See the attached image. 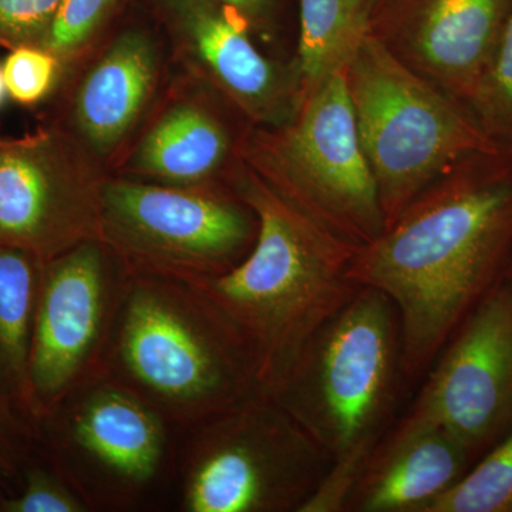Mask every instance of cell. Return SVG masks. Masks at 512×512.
<instances>
[{
	"mask_svg": "<svg viewBox=\"0 0 512 512\" xmlns=\"http://www.w3.org/2000/svg\"><path fill=\"white\" fill-rule=\"evenodd\" d=\"M511 262L507 146L458 163L375 241L357 248L350 278L386 295L399 315L406 387L424 379Z\"/></svg>",
	"mask_w": 512,
	"mask_h": 512,
	"instance_id": "1",
	"label": "cell"
},
{
	"mask_svg": "<svg viewBox=\"0 0 512 512\" xmlns=\"http://www.w3.org/2000/svg\"><path fill=\"white\" fill-rule=\"evenodd\" d=\"M258 234L234 268L195 285L238 330L271 394L303 349L360 286L350 278L357 247L330 232L247 167L234 181Z\"/></svg>",
	"mask_w": 512,
	"mask_h": 512,
	"instance_id": "2",
	"label": "cell"
},
{
	"mask_svg": "<svg viewBox=\"0 0 512 512\" xmlns=\"http://www.w3.org/2000/svg\"><path fill=\"white\" fill-rule=\"evenodd\" d=\"M404 386L396 308L382 292L360 288L271 393L330 463L302 512H343L367 461L396 423Z\"/></svg>",
	"mask_w": 512,
	"mask_h": 512,
	"instance_id": "3",
	"label": "cell"
},
{
	"mask_svg": "<svg viewBox=\"0 0 512 512\" xmlns=\"http://www.w3.org/2000/svg\"><path fill=\"white\" fill-rule=\"evenodd\" d=\"M120 383L198 424L259 389L254 357L194 282L128 269L109 342Z\"/></svg>",
	"mask_w": 512,
	"mask_h": 512,
	"instance_id": "4",
	"label": "cell"
},
{
	"mask_svg": "<svg viewBox=\"0 0 512 512\" xmlns=\"http://www.w3.org/2000/svg\"><path fill=\"white\" fill-rule=\"evenodd\" d=\"M345 77L384 229L458 163L505 147L485 133L466 104L413 72L372 32Z\"/></svg>",
	"mask_w": 512,
	"mask_h": 512,
	"instance_id": "5",
	"label": "cell"
},
{
	"mask_svg": "<svg viewBox=\"0 0 512 512\" xmlns=\"http://www.w3.org/2000/svg\"><path fill=\"white\" fill-rule=\"evenodd\" d=\"M244 157L286 200L355 247H365L384 231L345 70L306 94L288 123L258 131Z\"/></svg>",
	"mask_w": 512,
	"mask_h": 512,
	"instance_id": "6",
	"label": "cell"
},
{
	"mask_svg": "<svg viewBox=\"0 0 512 512\" xmlns=\"http://www.w3.org/2000/svg\"><path fill=\"white\" fill-rule=\"evenodd\" d=\"M183 468L188 512H302L328 457L279 406L255 392L195 424Z\"/></svg>",
	"mask_w": 512,
	"mask_h": 512,
	"instance_id": "7",
	"label": "cell"
},
{
	"mask_svg": "<svg viewBox=\"0 0 512 512\" xmlns=\"http://www.w3.org/2000/svg\"><path fill=\"white\" fill-rule=\"evenodd\" d=\"M256 234L254 211L238 197L201 187L104 181L100 239L131 271L211 278L239 264Z\"/></svg>",
	"mask_w": 512,
	"mask_h": 512,
	"instance_id": "8",
	"label": "cell"
},
{
	"mask_svg": "<svg viewBox=\"0 0 512 512\" xmlns=\"http://www.w3.org/2000/svg\"><path fill=\"white\" fill-rule=\"evenodd\" d=\"M110 252L96 238L43 262L26 384L30 424H42L92 382L109 348L128 274L117 278Z\"/></svg>",
	"mask_w": 512,
	"mask_h": 512,
	"instance_id": "9",
	"label": "cell"
},
{
	"mask_svg": "<svg viewBox=\"0 0 512 512\" xmlns=\"http://www.w3.org/2000/svg\"><path fill=\"white\" fill-rule=\"evenodd\" d=\"M382 441L439 430L474 463L512 429V282L505 276L464 320ZM380 441V443H382Z\"/></svg>",
	"mask_w": 512,
	"mask_h": 512,
	"instance_id": "10",
	"label": "cell"
},
{
	"mask_svg": "<svg viewBox=\"0 0 512 512\" xmlns=\"http://www.w3.org/2000/svg\"><path fill=\"white\" fill-rule=\"evenodd\" d=\"M103 184L62 131L0 140V244L46 262L100 239Z\"/></svg>",
	"mask_w": 512,
	"mask_h": 512,
	"instance_id": "11",
	"label": "cell"
},
{
	"mask_svg": "<svg viewBox=\"0 0 512 512\" xmlns=\"http://www.w3.org/2000/svg\"><path fill=\"white\" fill-rule=\"evenodd\" d=\"M511 10L512 0H394L373 16L370 32L467 106Z\"/></svg>",
	"mask_w": 512,
	"mask_h": 512,
	"instance_id": "12",
	"label": "cell"
},
{
	"mask_svg": "<svg viewBox=\"0 0 512 512\" xmlns=\"http://www.w3.org/2000/svg\"><path fill=\"white\" fill-rule=\"evenodd\" d=\"M195 66L248 119L279 127L302 101L295 66L284 69L262 55L251 25L237 10L212 0H160Z\"/></svg>",
	"mask_w": 512,
	"mask_h": 512,
	"instance_id": "13",
	"label": "cell"
},
{
	"mask_svg": "<svg viewBox=\"0 0 512 512\" xmlns=\"http://www.w3.org/2000/svg\"><path fill=\"white\" fill-rule=\"evenodd\" d=\"M77 392L79 399L70 396L50 416L59 419L60 451L119 491L146 487L167 448L163 414L116 379L94 380Z\"/></svg>",
	"mask_w": 512,
	"mask_h": 512,
	"instance_id": "14",
	"label": "cell"
},
{
	"mask_svg": "<svg viewBox=\"0 0 512 512\" xmlns=\"http://www.w3.org/2000/svg\"><path fill=\"white\" fill-rule=\"evenodd\" d=\"M463 446L439 430L382 441L343 512H423L473 466Z\"/></svg>",
	"mask_w": 512,
	"mask_h": 512,
	"instance_id": "15",
	"label": "cell"
},
{
	"mask_svg": "<svg viewBox=\"0 0 512 512\" xmlns=\"http://www.w3.org/2000/svg\"><path fill=\"white\" fill-rule=\"evenodd\" d=\"M156 45L146 33H121L84 76L73 103L80 137L97 156H107L146 107L156 87Z\"/></svg>",
	"mask_w": 512,
	"mask_h": 512,
	"instance_id": "16",
	"label": "cell"
},
{
	"mask_svg": "<svg viewBox=\"0 0 512 512\" xmlns=\"http://www.w3.org/2000/svg\"><path fill=\"white\" fill-rule=\"evenodd\" d=\"M231 153L227 128L197 104H177L137 148L133 168L178 187H198L224 167Z\"/></svg>",
	"mask_w": 512,
	"mask_h": 512,
	"instance_id": "17",
	"label": "cell"
},
{
	"mask_svg": "<svg viewBox=\"0 0 512 512\" xmlns=\"http://www.w3.org/2000/svg\"><path fill=\"white\" fill-rule=\"evenodd\" d=\"M42 266L35 255L0 244V404L28 423L26 384Z\"/></svg>",
	"mask_w": 512,
	"mask_h": 512,
	"instance_id": "18",
	"label": "cell"
},
{
	"mask_svg": "<svg viewBox=\"0 0 512 512\" xmlns=\"http://www.w3.org/2000/svg\"><path fill=\"white\" fill-rule=\"evenodd\" d=\"M301 33L293 64L302 99L332 74L343 72L372 28L370 0H299Z\"/></svg>",
	"mask_w": 512,
	"mask_h": 512,
	"instance_id": "19",
	"label": "cell"
},
{
	"mask_svg": "<svg viewBox=\"0 0 512 512\" xmlns=\"http://www.w3.org/2000/svg\"><path fill=\"white\" fill-rule=\"evenodd\" d=\"M423 512H512V429Z\"/></svg>",
	"mask_w": 512,
	"mask_h": 512,
	"instance_id": "20",
	"label": "cell"
},
{
	"mask_svg": "<svg viewBox=\"0 0 512 512\" xmlns=\"http://www.w3.org/2000/svg\"><path fill=\"white\" fill-rule=\"evenodd\" d=\"M467 109L488 136L512 147V10Z\"/></svg>",
	"mask_w": 512,
	"mask_h": 512,
	"instance_id": "21",
	"label": "cell"
},
{
	"mask_svg": "<svg viewBox=\"0 0 512 512\" xmlns=\"http://www.w3.org/2000/svg\"><path fill=\"white\" fill-rule=\"evenodd\" d=\"M119 0H62L40 47L69 63L97 35Z\"/></svg>",
	"mask_w": 512,
	"mask_h": 512,
	"instance_id": "22",
	"label": "cell"
},
{
	"mask_svg": "<svg viewBox=\"0 0 512 512\" xmlns=\"http://www.w3.org/2000/svg\"><path fill=\"white\" fill-rule=\"evenodd\" d=\"M62 66L43 47H15L2 64L8 96L23 106L40 103L55 87Z\"/></svg>",
	"mask_w": 512,
	"mask_h": 512,
	"instance_id": "23",
	"label": "cell"
},
{
	"mask_svg": "<svg viewBox=\"0 0 512 512\" xmlns=\"http://www.w3.org/2000/svg\"><path fill=\"white\" fill-rule=\"evenodd\" d=\"M87 504L59 476L45 467L25 470L22 490L0 498L2 512H83Z\"/></svg>",
	"mask_w": 512,
	"mask_h": 512,
	"instance_id": "24",
	"label": "cell"
},
{
	"mask_svg": "<svg viewBox=\"0 0 512 512\" xmlns=\"http://www.w3.org/2000/svg\"><path fill=\"white\" fill-rule=\"evenodd\" d=\"M62 0H0V47L37 46Z\"/></svg>",
	"mask_w": 512,
	"mask_h": 512,
	"instance_id": "25",
	"label": "cell"
},
{
	"mask_svg": "<svg viewBox=\"0 0 512 512\" xmlns=\"http://www.w3.org/2000/svg\"><path fill=\"white\" fill-rule=\"evenodd\" d=\"M29 423L0 404V483L15 474L19 464V443Z\"/></svg>",
	"mask_w": 512,
	"mask_h": 512,
	"instance_id": "26",
	"label": "cell"
},
{
	"mask_svg": "<svg viewBox=\"0 0 512 512\" xmlns=\"http://www.w3.org/2000/svg\"><path fill=\"white\" fill-rule=\"evenodd\" d=\"M237 10L251 26H264L272 15V0H212Z\"/></svg>",
	"mask_w": 512,
	"mask_h": 512,
	"instance_id": "27",
	"label": "cell"
},
{
	"mask_svg": "<svg viewBox=\"0 0 512 512\" xmlns=\"http://www.w3.org/2000/svg\"><path fill=\"white\" fill-rule=\"evenodd\" d=\"M6 96H8V89H6L5 76H3L2 66H0V107H2Z\"/></svg>",
	"mask_w": 512,
	"mask_h": 512,
	"instance_id": "28",
	"label": "cell"
},
{
	"mask_svg": "<svg viewBox=\"0 0 512 512\" xmlns=\"http://www.w3.org/2000/svg\"><path fill=\"white\" fill-rule=\"evenodd\" d=\"M392 2H394V0H370V3H372L373 6V16H375L379 10L386 8V6L390 5Z\"/></svg>",
	"mask_w": 512,
	"mask_h": 512,
	"instance_id": "29",
	"label": "cell"
},
{
	"mask_svg": "<svg viewBox=\"0 0 512 512\" xmlns=\"http://www.w3.org/2000/svg\"><path fill=\"white\" fill-rule=\"evenodd\" d=\"M508 278H510L511 282H512V262H511V266H510V271H508Z\"/></svg>",
	"mask_w": 512,
	"mask_h": 512,
	"instance_id": "30",
	"label": "cell"
}]
</instances>
